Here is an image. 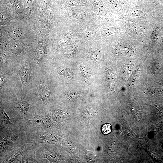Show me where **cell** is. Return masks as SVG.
<instances>
[{
    "label": "cell",
    "mask_w": 163,
    "mask_h": 163,
    "mask_svg": "<svg viewBox=\"0 0 163 163\" xmlns=\"http://www.w3.org/2000/svg\"><path fill=\"white\" fill-rule=\"evenodd\" d=\"M102 131L103 133L105 135L110 133L111 130V126L109 124H107L104 125L102 127Z\"/></svg>",
    "instance_id": "5bb4252c"
},
{
    "label": "cell",
    "mask_w": 163,
    "mask_h": 163,
    "mask_svg": "<svg viewBox=\"0 0 163 163\" xmlns=\"http://www.w3.org/2000/svg\"><path fill=\"white\" fill-rule=\"evenodd\" d=\"M1 121L7 124H11L10 119L7 115L4 108L1 107Z\"/></svg>",
    "instance_id": "7c38bea8"
},
{
    "label": "cell",
    "mask_w": 163,
    "mask_h": 163,
    "mask_svg": "<svg viewBox=\"0 0 163 163\" xmlns=\"http://www.w3.org/2000/svg\"><path fill=\"white\" fill-rule=\"evenodd\" d=\"M19 106L20 110L26 114L30 108V106L26 100L25 97H23L20 100Z\"/></svg>",
    "instance_id": "8992f818"
},
{
    "label": "cell",
    "mask_w": 163,
    "mask_h": 163,
    "mask_svg": "<svg viewBox=\"0 0 163 163\" xmlns=\"http://www.w3.org/2000/svg\"><path fill=\"white\" fill-rule=\"evenodd\" d=\"M3 63V60L1 58V64H2Z\"/></svg>",
    "instance_id": "d6986e66"
},
{
    "label": "cell",
    "mask_w": 163,
    "mask_h": 163,
    "mask_svg": "<svg viewBox=\"0 0 163 163\" xmlns=\"http://www.w3.org/2000/svg\"><path fill=\"white\" fill-rule=\"evenodd\" d=\"M63 4L67 7L86 5L85 3L79 0H65Z\"/></svg>",
    "instance_id": "52a82bcc"
},
{
    "label": "cell",
    "mask_w": 163,
    "mask_h": 163,
    "mask_svg": "<svg viewBox=\"0 0 163 163\" xmlns=\"http://www.w3.org/2000/svg\"><path fill=\"white\" fill-rule=\"evenodd\" d=\"M29 74L28 68L24 64L22 65L21 68L18 71V75L20 79L23 88L25 87Z\"/></svg>",
    "instance_id": "7a4b0ae2"
},
{
    "label": "cell",
    "mask_w": 163,
    "mask_h": 163,
    "mask_svg": "<svg viewBox=\"0 0 163 163\" xmlns=\"http://www.w3.org/2000/svg\"><path fill=\"white\" fill-rule=\"evenodd\" d=\"M28 8L30 12H31L33 10V5L31 0H26Z\"/></svg>",
    "instance_id": "e0dca14e"
},
{
    "label": "cell",
    "mask_w": 163,
    "mask_h": 163,
    "mask_svg": "<svg viewBox=\"0 0 163 163\" xmlns=\"http://www.w3.org/2000/svg\"><path fill=\"white\" fill-rule=\"evenodd\" d=\"M39 100L42 104L47 103L51 95V92L47 86L44 84L40 85L38 88Z\"/></svg>",
    "instance_id": "6da1fadb"
},
{
    "label": "cell",
    "mask_w": 163,
    "mask_h": 163,
    "mask_svg": "<svg viewBox=\"0 0 163 163\" xmlns=\"http://www.w3.org/2000/svg\"><path fill=\"white\" fill-rule=\"evenodd\" d=\"M94 7L96 12L100 16L105 17L107 15V11L103 5L99 2H96Z\"/></svg>",
    "instance_id": "3957f363"
},
{
    "label": "cell",
    "mask_w": 163,
    "mask_h": 163,
    "mask_svg": "<svg viewBox=\"0 0 163 163\" xmlns=\"http://www.w3.org/2000/svg\"><path fill=\"white\" fill-rule=\"evenodd\" d=\"M119 31V28L117 27H113L106 28H103L101 31L102 35L105 37H108L109 36L116 33Z\"/></svg>",
    "instance_id": "5b68a950"
},
{
    "label": "cell",
    "mask_w": 163,
    "mask_h": 163,
    "mask_svg": "<svg viewBox=\"0 0 163 163\" xmlns=\"http://www.w3.org/2000/svg\"><path fill=\"white\" fill-rule=\"evenodd\" d=\"M46 47L44 46L41 47L38 52L37 58L38 62L40 63L42 61L46 53Z\"/></svg>",
    "instance_id": "4fadbf2b"
},
{
    "label": "cell",
    "mask_w": 163,
    "mask_h": 163,
    "mask_svg": "<svg viewBox=\"0 0 163 163\" xmlns=\"http://www.w3.org/2000/svg\"><path fill=\"white\" fill-rule=\"evenodd\" d=\"M97 36L96 31L92 29H88L85 32L84 37L85 41L95 39Z\"/></svg>",
    "instance_id": "ba28073f"
},
{
    "label": "cell",
    "mask_w": 163,
    "mask_h": 163,
    "mask_svg": "<svg viewBox=\"0 0 163 163\" xmlns=\"http://www.w3.org/2000/svg\"><path fill=\"white\" fill-rule=\"evenodd\" d=\"M81 71L83 76L86 77H88L90 75V71L86 67L84 66H82Z\"/></svg>",
    "instance_id": "9a60e30c"
},
{
    "label": "cell",
    "mask_w": 163,
    "mask_h": 163,
    "mask_svg": "<svg viewBox=\"0 0 163 163\" xmlns=\"http://www.w3.org/2000/svg\"><path fill=\"white\" fill-rule=\"evenodd\" d=\"M6 79L5 76H1V88H2L5 82Z\"/></svg>",
    "instance_id": "ac0fdd59"
},
{
    "label": "cell",
    "mask_w": 163,
    "mask_h": 163,
    "mask_svg": "<svg viewBox=\"0 0 163 163\" xmlns=\"http://www.w3.org/2000/svg\"><path fill=\"white\" fill-rule=\"evenodd\" d=\"M39 140L40 142L44 143H54L58 140L57 137L52 135H45L39 137Z\"/></svg>",
    "instance_id": "277c9868"
},
{
    "label": "cell",
    "mask_w": 163,
    "mask_h": 163,
    "mask_svg": "<svg viewBox=\"0 0 163 163\" xmlns=\"http://www.w3.org/2000/svg\"><path fill=\"white\" fill-rule=\"evenodd\" d=\"M58 73L60 75L68 76V71L66 68H62L59 69L58 71Z\"/></svg>",
    "instance_id": "2e32d148"
},
{
    "label": "cell",
    "mask_w": 163,
    "mask_h": 163,
    "mask_svg": "<svg viewBox=\"0 0 163 163\" xmlns=\"http://www.w3.org/2000/svg\"><path fill=\"white\" fill-rule=\"evenodd\" d=\"M42 157L52 162L56 161L57 160V156L55 154L51 152L47 151L44 152Z\"/></svg>",
    "instance_id": "8fae6325"
},
{
    "label": "cell",
    "mask_w": 163,
    "mask_h": 163,
    "mask_svg": "<svg viewBox=\"0 0 163 163\" xmlns=\"http://www.w3.org/2000/svg\"><path fill=\"white\" fill-rule=\"evenodd\" d=\"M73 17L75 19L78 20H83L86 17V12L80 9L74 10L73 14Z\"/></svg>",
    "instance_id": "30bf717a"
},
{
    "label": "cell",
    "mask_w": 163,
    "mask_h": 163,
    "mask_svg": "<svg viewBox=\"0 0 163 163\" xmlns=\"http://www.w3.org/2000/svg\"><path fill=\"white\" fill-rule=\"evenodd\" d=\"M102 56V51L100 49H97L89 53L87 58L90 59L97 61L100 60Z\"/></svg>",
    "instance_id": "9c48e42d"
}]
</instances>
